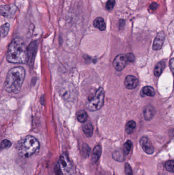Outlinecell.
<instances>
[{
    "instance_id": "6da1fadb",
    "label": "cell",
    "mask_w": 174,
    "mask_h": 175,
    "mask_svg": "<svg viewBox=\"0 0 174 175\" xmlns=\"http://www.w3.org/2000/svg\"><path fill=\"white\" fill-rule=\"evenodd\" d=\"M6 58L11 63H28L27 48L22 40L16 38L11 41L8 48Z\"/></svg>"
},
{
    "instance_id": "7a4b0ae2",
    "label": "cell",
    "mask_w": 174,
    "mask_h": 175,
    "mask_svg": "<svg viewBox=\"0 0 174 175\" xmlns=\"http://www.w3.org/2000/svg\"><path fill=\"white\" fill-rule=\"evenodd\" d=\"M26 72L22 67H16L9 70L4 87L7 92L17 94L21 91L25 78Z\"/></svg>"
},
{
    "instance_id": "3957f363",
    "label": "cell",
    "mask_w": 174,
    "mask_h": 175,
    "mask_svg": "<svg viewBox=\"0 0 174 175\" xmlns=\"http://www.w3.org/2000/svg\"><path fill=\"white\" fill-rule=\"evenodd\" d=\"M40 144L38 140L32 136H27L22 139L18 144L19 155L24 158H29L38 152Z\"/></svg>"
},
{
    "instance_id": "277c9868",
    "label": "cell",
    "mask_w": 174,
    "mask_h": 175,
    "mask_svg": "<svg viewBox=\"0 0 174 175\" xmlns=\"http://www.w3.org/2000/svg\"><path fill=\"white\" fill-rule=\"evenodd\" d=\"M105 92L102 88H100L96 91L95 95L86 103V107L88 110L96 111L103 107L104 102Z\"/></svg>"
},
{
    "instance_id": "5b68a950",
    "label": "cell",
    "mask_w": 174,
    "mask_h": 175,
    "mask_svg": "<svg viewBox=\"0 0 174 175\" xmlns=\"http://www.w3.org/2000/svg\"><path fill=\"white\" fill-rule=\"evenodd\" d=\"M59 166L60 171L64 175H70L72 173L71 163L66 153L62 154L59 158Z\"/></svg>"
},
{
    "instance_id": "8992f818",
    "label": "cell",
    "mask_w": 174,
    "mask_h": 175,
    "mask_svg": "<svg viewBox=\"0 0 174 175\" xmlns=\"http://www.w3.org/2000/svg\"><path fill=\"white\" fill-rule=\"evenodd\" d=\"M17 12V7L14 4L0 6V15L7 18L14 17Z\"/></svg>"
},
{
    "instance_id": "52a82bcc",
    "label": "cell",
    "mask_w": 174,
    "mask_h": 175,
    "mask_svg": "<svg viewBox=\"0 0 174 175\" xmlns=\"http://www.w3.org/2000/svg\"><path fill=\"white\" fill-rule=\"evenodd\" d=\"M127 58L126 55H120L115 57L113 61V66L117 71H121L127 65Z\"/></svg>"
},
{
    "instance_id": "ba28073f",
    "label": "cell",
    "mask_w": 174,
    "mask_h": 175,
    "mask_svg": "<svg viewBox=\"0 0 174 175\" xmlns=\"http://www.w3.org/2000/svg\"><path fill=\"white\" fill-rule=\"evenodd\" d=\"M140 145L144 151L149 155L153 154L154 149L151 142L146 137H143L139 141Z\"/></svg>"
},
{
    "instance_id": "9c48e42d",
    "label": "cell",
    "mask_w": 174,
    "mask_h": 175,
    "mask_svg": "<svg viewBox=\"0 0 174 175\" xmlns=\"http://www.w3.org/2000/svg\"><path fill=\"white\" fill-rule=\"evenodd\" d=\"M165 38V34L164 32H159L154 40L153 49L154 50H160L162 48Z\"/></svg>"
},
{
    "instance_id": "30bf717a",
    "label": "cell",
    "mask_w": 174,
    "mask_h": 175,
    "mask_svg": "<svg viewBox=\"0 0 174 175\" xmlns=\"http://www.w3.org/2000/svg\"><path fill=\"white\" fill-rule=\"evenodd\" d=\"M125 86L128 89H135L138 84V81L136 77L133 76H128L125 80Z\"/></svg>"
},
{
    "instance_id": "8fae6325",
    "label": "cell",
    "mask_w": 174,
    "mask_h": 175,
    "mask_svg": "<svg viewBox=\"0 0 174 175\" xmlns=\"http://www.w3.org/2000/svg\"><path fill=\"white\" fill-rule=\"evenodd\" d=\"M37 50V43L36 41L32 42L27 48V52H28V61L31 63L33 62L34 59V56H35V53Z\"/></svg>"
},
{
    "instance_id": "7c38bea8",
    "label": "cell",
    "mask_w": 174,
    "mask_h": 175,
    "mask_svg": "<svg viewBox=\"0 0 174 175\" xmlns=\"http://www.w3.org/2000/svg\"><path fill=\"white\" fill-rule=\"evenodd\" d=\"M102 153V148L100 145H96L92 152V157L91 159V163L94 165L99 159Z\"/></svg>"
},
{
    "instance_id": "4fadbf2b",
    "label": "cell",
    "mask_w": 174,
    "mask_h": 175,
    "mask_svg": "<svg viewBox=\"0 0 174 175\" xmlns=\"http://www.w3.org/2000/svg\"><path fill=\"white\" fill-rule=\"evenodd\" d=\"M155 111L153 107L151 105H148L145 108L144 111V115L146 120H151L155 115Z\"/></svg>"
},
{
    "instance_id": "5bb4252c",
    "label": "cell",
    "mask_w": 174,
    "mask_h": 175,
    "mask_svg": "<svg viewBox=\"0 0 174 175\" xmlns=\"http://www.w3.org/2000/svg\"><path fill=\"white\" fill-rule=\"evenodd\" d=\"M93 25L95 28L99 29L101 31H104L106 29V24L104 20L101 17H98L94 19Z\"/></svg>"
},
{
    "instance_id": "9a60e30c",
    "label": "cell",
    "mask_w": 174,
    "mask_h": 175,
    "mask_svg": "<svg viewBox=\"0 0 174 175\" xmlns=\"http://www.w3.org/2000/svg\"><path fill=\"white\" fill-rule=\"evenodd\" d=\"M165 63L164 61H161L157 64L156 66H155L154 71V73L156 76L158 77L161 75L162 73V71H164V69L165 68Z\"/></svg>"
},
{
    "instance_id": "2e32d148",
    "label": "cell",
    "mask_w": 174,
    "mask_h": 175,
    "mask_svg": "<svg viewBox=\"0 0 174 175\" xmlns=\"http://www.w3.org/2000/svg\"><path fill=\"white\" fill-rule=\"evenodd\" d=\"M10 24L6 23L2 25L0 28V37L4 38L7 37L10 30Z\"/></svg>"
},
{
    "instance_id": "e0dca14e",
    "label": "cell",
    "mask_w": 174,
    "mask_h": 175,
    "mask_svg": "<svg viewBox=\"0 0 174 175\" xmlns=\"http://www.w3.org/2000/svg\"><path fill=\"white\" fill-rule=\"evenodd\" d=\"M82 130L86 136L87 137L92 136L93 134V126L91 123L84 124L82 128Z\"/></svg>"
},
{
    "instance_id": "ac0fdd59",
    "label": "cell",
    "mask_w": 174,
    "mask_h": 175,
    "mask_svg": "<svg viewBox=\"0 0 174 175\" xmlns=\"http://www.w3.org/2000/svg\"><path fill=\"white\" fill-rule=\"evenodd\" d=\"M141 92L143 94L148 96L153 97L155 95V90L153 88L150 86H146L143 88Z\"/></svg>"
},
{
    "instance_id": "d6986e66",
    "label": "cell",
    "mask_w": 174,
    "mask_h": 175,
    "mask_svg": "<svg viewBox=\"0 0 174 175\" xmlns=\"http://www.w3.org/2000/svg\"><path fill=\"white\" fill-rule=\"evenodd\" d=\"M112 158L115 161L123 162L125 160V155L123 152L116 151L112 154Z\"/></svg>"
},
{
    "instance_id": "ffe728a7",
    "label": "cell",
    "mask_w": 174,
    "mask_h": 175,
    "mask_svg": "<svg viewBox=\"0 0 174 175\" xmlns=\"http://www.w3.org/2000/svg\"><path fill=\"white\" fill-rule=\"evenodd\" d=\"M136 128V123L135 121L133 120H131L127 123L126 125L125 131L128 134H130L133 133Z\"/></svg>"
},
{
    "instance_id": "44dd1931",
    "label": "cell",
    "mask_w": 174,
    "mask_h": 175,
    "mask_svg": "<svg viewBox=\"0 0 174 175\" xmlns=\"http://www.w3.org/2000/svg\"><path fill=\"white\" fill-rule=\"evenodd\" d=\"M77 118L78 120L80 123H85L87 120L88 116L86 111L81 110L79 111L77 114Z\"/></svg>"
},
{
    "instance_id": "7402d4cb",
    "label": "cell",
    "mask_w": 174,
    "mask_h": 175,
    "mask_svg": "<svg viewBox=\"0 0 174 175\" xmlns=\"http://www.w3.org/2000/svg\"><path fill=\"white\" fill-rule=\"evenodd\" d=\"M132 144L130 140H127V141L124 144L123 152L125 156H127L129 154L131 149L132 148Z\"/></svg>"
},
{
    "instance_id": "603a6c76",
    "label": "cell",
    "mask_w": 174,
    "mask_h": 175,
    "mask_svg": "<svg viewBox=\"0 0 174 175\" xmlns=\"http://www.w3.org/2000/svg\"><path fill=\"white\" fill-rule=\"evenodd\" d=\"M174 160H169L165 163V168L167 171L174 173Z\"/></svg>"
},
{
    "instance_id": "cb8c5ba5",
    "label": "cell",
    "mask_w": 174,
    "mask_h": 175,
    "mask_svg": "<svg viewBox=\"0 0 174 175\" xmlns=\"http://www.w3.org/2000/svg\"><path fill=\"white\" fill-rule=\"evenodd\" d=\"M11 146V142L9 140L5 139L2 141L0 144V149H8Z\"/></svg>"
},
{
    "instance_id": "d4e9b609",
    "label": "cell",
    "mask_w": 174,
    "mask_h": 175,
    "mask_svg": "<svg viewBox=\"0 0 174 175\" xmlns=\"http://www.w3.org/2000/svg\"><path fill=\"white\" fill-rule=\"evenodd\" d=\"M115 0H108L106 4V8L107 10H112L115 6Z\"/></svg>"
},
{
    "instance_id": "484cf974",
    "label": "cell",
    "mask_w": 174,
    "mask_h": 175,
    "mask_svg": "<svg viewBox=\"0 0 174 175\" xmlns=\"http://www.w3.org/2000/svg\"><path fill=\"white\" fill-rule=\"evenodd\" d=\"M125 172L126 175H133L132 168L128 163H126L125 165Z\"/></svg>"
},
{
    "instance_id": "4316f807",
    "label": "cell",
    "mask_w": 174,
    "mask_h": 175,
    "mask_svg": "<svg viewBox=\"0 0 174 175\" xmlns=\"http://www.w3.org/2000/svg\"><path fill=\"white\" fill-rule=\"evenodd\" d=\"M90 151H91V149L89 148L88 146L86 144H83V146L82 147V152H83L84 156H86L87 157L89 156Z\"/></svg>"
},
{
    "instance_id": "83f0119b",
    "label": "cell",
    "mask_w": 174,
    "mask_h": 175,
    "mask_svg": "<svg viewBox=\"0 0 174 175\" xmlns=\"http://www.w3.org/2000/svg\"><path fill=\"white\" fill-rule=\"evenodd\" d=\"M126 56L127 58L128 61H129L130 63H133L135 61V56H134V55L132 53H128V54L126 55Z\"/></svg>"
},
{
    "instance_id": "f1b7e54d",
    "label": "cell",
    "mask_w": 174,
    "mask_h": 175,
    "mask_svg": "<svg viewBox=\"0 0 174 175\" xmlns=\"http://www.w3.org/2000/svg\"><path fill=\"white\" fill-rule=\"evenodd\" d=\"M158 7V4L156 3H153L150 6V9H151L152 10H155Z\"/></svg>"
},
{
    "instance_id": "f546056e",
    "label": "cell",
    "mask_w": 174,
    "mask_h": 175,
    "mask_svg": "<svg viewBox=\"0 0 174 175\" xmlns=\"http://www.w3.org/2000/svg\"><path fill=\"white\" fill-rule=\"evenodd\" d=\"M170 66L171 67V70L173 72L174 71V58H172L171 61L170 62Z\"/></svg>"
}]
</instances>
